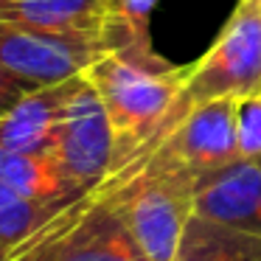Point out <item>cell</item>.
Masks as SVG:
<instances>
[{
	"instance_id": "1",
	"label": "cell",
	"mask_w": 261,
	"mask_h": 261,
	"mask_svg": "<svg viewBox=\"0 0 261 261\" xmlns=\"http://www.w3.org/2000/svg\"><path fill=\"white\" fill-rule=\"evenodd\" d=\"M98 93L115 138L113 171L158 146L177 124L169 118L188 79V65H174L152 48V40L107 51L85 70ZM110 171V174H113Z\"/></svg>"
},
{
	"instance_id": "2",
	"label": "cell",
	"mask_w": 261,
	"mask_h": 261,
	"mask_svg": "<svg viewBox=\"0 0 261 261\" xmlns=\"http://www.w3.org/2000/svg\"><path fill=\"white\" fill-rule=\"evenodd\" d=\"M197 180L160 146H152L113 171L93 194L121 216L149 261H171L194 214Z\"/></svg>"
},
{
	"instance_id": "3",
	"label": "cell",
	"mask_w": 261,
	"mask_h": 261,
	"mask_svg": "<svg viewBox=\"0 0 261 261\" xmlns=\"http://www.w3.org/2000/svg\"><path fill=\"white\" fill-rule=\"evenodd\" d=\"M12 261H149L121 216L87 194L12 250Z\"/></svg>"
},
{
	"instance_id": "4",
	"label": "cell",
	"mask_w": 261,
	"mask_h": 261,
	"mask_svg": "<svg viewBox=\"0 0 261 261\" xmlns=\"http://www.w3.org/2000/svg\"><path fill=\"white\" fill-rule=\"evenodd\" d=\"M255 93H261V6L236 3V12L214 45L188 65V79L177 104L188 113L197 104L247 98Z\"/></svg>"
},
{
	"instance_id": "5",
	"label": "cell",
	"mask_w": 261,
	"mask_h": 261,
	"mask_svg": "<svg viewBox=\"0 0 261 261\" xmlns=\"http://www.w3.org/2000/svg\"><path fill=\"white\" fill-rule=\"evenodd\" d=\"M51 154L82 194H93L113 171V126L101 98L85 73L62 113Z\"/></svg>"
},
{
	"instance_id": "6",
	"label": "cell",
	"mask_w": 261,
	"mask_h": 261,
	"mask_svg": "<svg viewBox=\"0 0 261 261\" xmlns=\"http://www.w3.org/2000/svg\"><path fill=\"white\" fill-rule=\"evenodd\" d=\"M104 54L107 45L98 37L42 34L0 20V68L34 90L76 79Z\"/></svg>"
},
{
	"instance_id": "7",
	"label": "cell",
	"mask_w": 261,
	"mask_h": 261,
	"mask_svg": "<svg viewBox=\"0 0 261 261\" xmlns=\"http://www.w3.org/2000/svg\"><path fill=\"white\" fill-rule=\"evenodd\" d=\"M236 110L239 98H216L208 104H197L171 126L158 146L194 177L211 174L239 160Z\"/></svg>"
},
{
	"instance_id": "8",
	"label": "cell",
	"mask_w": 261,
	"mask_h": 261,
	"mask_svg": "<svg viewBox=\"0 0 261 261\" xmlns=\"http://www.w3.org/2000/svg\"><path fill=\"white\" fill-rule=\"evenodd\" d=\"M194 214L261 236V154L239 158L197 180Z\"/></svg>"
},
{
	"instance_id": "9",
	"label": "cell",
	"mask_w": 261,
	"mask_h": 261,
	"mask_svg": "<svg viewBox=\"0 0 261 261\" xmlns=\"http://www.w3.org/2000/svg\"><path fill=\"white\" fill-rule=\"evenodd\" d=\"M82 76L68 79L62 85L40 87L23 96L3 118H0V149L29 154H51L57 126L68 107Z\"/></svg>"
},
{
	"instance_id": "10",
	"label": "cell",
	"mask_w": 261,
	"mask_h": 261,
	"mask_svg": "<svg viewBox=\"0 0 261 261\" xmlns=\"http://www.w3.org/2000/svg\"><path fill=\"white\" fill-rule=\"evenodd\" d=\"M107 0H0V20L42 34L98 37Z\"/></svg>"
},
{
	"instance_id": "11",
	"label": "cell",
	"mask_w": 261,
	"mask_h": 261,
	"mask_svg": "<svg viewBox=\"0 0 261 261\" xmlns=\"http://www.w3.org/2000/svg\"><path fill=\"white\" fill-rule=\"evenodd\" d=\"M0 182H6L17 194L48 205L54 211H65L87 197L68 180V174L59 169L54 154H29L0 149Z\"/></svg>"
},
{
	"instance_id": "12",
	"label": "cell",
	"mask_w": 261,
	"mask_h": 261,
	"mask_svg": "<svg viewBox=\"0 0 261 261\" xmlns=\"http://www.w3.org/2000/svg\"><path fill=\"white\" fill-rule=\"evenodd\" d=\"M171 261H261V236L191 214Z\"/></svg>"
},
{
	"instance_id": "13",
	"label": "cell",
	"mask_w": 261,
	"mask_h": 261,
	"mask_svg": "<svg viewBox=\"0 0 261 261\" xmlns=\"http://www.w3.org/2000/svg\"><path fill=\"white\" fill-rule=\"evenodd\" d=\"M62 211H54L42 202L17 194L6 182H0V247L12 253L14 247L31 239L42 225L54 219Z\"/></svg>"
},
{
	"instance_id": "14",
	"label": "cell",
	"mask_w": 261,
	"mask_h": 261,
	"mask_svg": "<svg viewBox=\"0 0 261 261\" xmlns=\"http://www.w3.org/2000/svg\"><path fill=\"white\" fill-rule=\"evenodd\" d=\"M158 0H107L101 40L107 51L149 40V20Z\"/></svg>"
},
{
	"instance_id": "15",
	"label": "cell",
	"mask_w": 261,
	"mask_h": 261,
	"mask_svg": "<svg viewBox=\"0 0 261 261\" xmlns=\"http://www.w3.org/2000/svg\"><path fill=\"white\" fill-rule=\"evenodd\" d=\"M236 143H239V158H255V154H261V93L239 98Z\"/></svg>"
},
{
	"instance_id": "16",
	"label": "cell",
	"mask_w": 261,
	"mask_h": 261,
	"mask_svg": "<svg viewBox=\"0 0 261 261\" xmlns=\"http://www.w3.org/2000/svg\"><path fill=\"white\" fill-rule=\"evenodd\" d=\"M31 90H34V87H29L25 82L14 79L12 73H6V70L0 68V118H3L23 96H29Z\"/></svg>"
},
{
	"instance_id": "17",
	"label": "cell",
	"mask_w": 261,
	"mask_h": 261,
	"mask_svg": "<svg viewBox=\"0 0 261 261\" xmlns=\"http://www.w3.org/2000/svg\"><path fill=\"white\" fill-rule=\"evenodd\" d=\"M0 261H12V253H9V250H3V247H0Z\"/></svg>"
},
{
	"instance_id": "18",
	"label": "cell",
	"mask_w": 261,
	"mask_h": 261,
	"mask_svg": "<svg viewBox=\"0 0 261 261\" xmlns=\"http://www.w3.org/2000/svg\"><path fill=\"white\" fill-rule=\"evenodd\" d=\"M239 3H244V6H258L261 0H239Z\"/></svg>"
},
{
	"instance_id": "19",
	"label": "cell",
	"mask_w": 261,
	"mask_h": 261,
	"mask_svg": "<svg viewBox=\"0 0 261 261\" xmlns=\"http://www.w3.org/2000/svg\"><path fill=\"white\" fill-rule=\"evenodd\" d=\"M258 6H261V3H258Z\"/></svg>"
}]
</instances>
